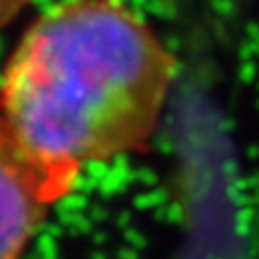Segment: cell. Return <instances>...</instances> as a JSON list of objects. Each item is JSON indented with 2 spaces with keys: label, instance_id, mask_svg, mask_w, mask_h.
I'll list each match as a JSON object with an SVG mask.
<instances>
[{
  "label": "cell",
  "instance_id": "obj_1",
  "mask_svg": "<svg viewBox=\"0 0 259 259\" xmlns=\"http://www.w3.org/2000/svg\"><path fill=\"white\" fill-rule=\"evenodd\" d=\"M178 61L124 0H61L21 35L0 74V114L76 190L86 165L147 151Z\"/></svg>",
  "mask_w": 259,
  "mask_h": 259
},
{
  "label": "cell",
  "instance_id": "obj_2",
  "mask_svg": "<svg viewBox=\"0 0 259 259\" xmlns=\"http://www.w3.org/2000/svg\"><path fill=\"white\" fill-rule=\"evenodd\" d=\"M72 192L25 149L0 114V259H23L51 208Z\"/></svg>",
  "mask_w": 259,
  "mask_h": 259
},
{
  "label": "cell",
  "instance_id": "obj_3",
  "mask_svg": "<svg viewBox=\"0 0 259 259\" xmlns=\"http://www.w3.org/2000/svg\"><path fill=\"white\" fill-rule=\"evenodd\" d=\"M29 5L31 0H0V31L15 23Z\"/></svg>",
  "mask_w": 259,
  "mask_h": 259
}]
</instances>
